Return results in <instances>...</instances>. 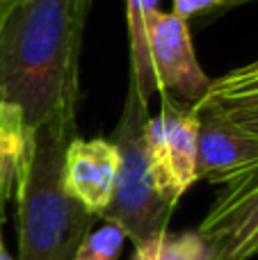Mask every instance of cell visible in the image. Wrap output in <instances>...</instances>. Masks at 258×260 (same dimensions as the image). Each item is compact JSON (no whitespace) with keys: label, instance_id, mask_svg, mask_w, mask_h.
Wrapping results in <instances>:
<instances>
[{"label":"cell","instance_id":"2","mask_svg":"<svg viewBox=\"0 0 258 260\" xmlns=\"http://www.w3.org/2000/svg\"><path fill=\"white\" fill-rule=\"evenodd\" d=\"M76 123L50 121L32 130V146L18 183V260H73L94 215L64 189V151Z\"/></svg>","mask_w":258,"mask_h":260},{"label":"cell","instance_id":"11","mask_svg":"<svg viewBox=\"0 0 258 260\" xmlns=\"http://www.w3.org/2000/svg\"><path fill=\"white\" fill-rule=\"evenodd\" d=\"M105 224L96 231H89L80 242L73 260H119L121 256L126 233L119 224L103 219Z\"/></svg>","mask_w":258,"mask_h":260},{"label":"cell","instance_id":"7","mask_svg":"<svg viewBox=\"0 0 258 260\" xmlns=\"http://www.w3.org/2000/svg\"><path fill=\"white\" fill-rule=\"evenodd\" d=\"M119 176V151L112 139L73 137L64 151V189L91 215H103L114 194Z\"/></svg>","mask_w":258,"mask_h":260},{"label":"cell","instance_id":"3","mask_svg":"<svg viewBox=\"0 0 258 260\" xmlns=\"http://www.w3.org/2000/svg\"><path fill=\"white\" fill-rule=\"evenodd\" d=\"M146 121L149 101L140 94L135 80L128 78V94L112 139L119 151V176L112 201L101 217L119 224L133 242H142L165 231L174 210L153 183L144 135Z\"/></svg>","mask_w":258,"mask_h":260},{"label":"cell","instance_id":"5","mask_svg":"<svg viewBox=\"0 0 258 260\" xmlns=\"http://www.w3.org/2000/svg\"><path fill=\"white\" fill-rule=\"evenodd\" d=\"M197 233L206 260H249L258 253V165L219 183V194Z\"/></svg>","mask_w":258,"mask_h":260},{"label":"cell","instance_id":"9","mask_svg":"<svg viewBox=\"0 0 258 260\" xmlns=\"http://www.w3.org/2000/svg\"><path fill=\"white\" fill-rule=\"evenodd\" d=\"M155 9H160V0H126L128 39H131V78L135 80L144 101L158 94L149 55V41H146V18Z\"/></svg>","mask_w":258,"mask_h":260},{"label":"cell","instance_id":"18","mask_svg":"<svg viewBox=\"0 0 258 260\" xmlns=\"http://www.w3.org/2000/svg\"><path fill=\"white\" fill-rule=\"evenodd\" d=\"M14 3H16V0H0V14H3L7 7H12Z\"/></svg>","mask_w":258,"mask_h":260},{"label":"cell","instance_id":"17","mask_svg":"<svg viewBox=\"0 0 258 260\" xmlns=\"http://www.w3.org/2000/svg\"><path fill=\"white\" fill-rule=\"evenodd\" d=\"M5 206H7V201L0 199V233H3V224H5Z\"/></svg>","mask_w":258,"mask_h":260},{"label":"cell","instance_id":"15","mask_svg":"<svg viewBox=\"0 0 258 260\" xmlns=\"http://www.w3.org/2000/svg\"><path fill=\"white\" fill-rule=\"evenodd\" d=\"M163 233V231H160ZM160 233L151 235V238L135 242V251H133V260H158V247H160Z\"/></svg>","mask_w":258,"mask_h":260},{"label":"cell","instance_id":"10","mask_svg":"<svg viewBox=\"0 0 258 260\" xmlns=\"http://www.w3.org/2000/svg\"><path fill=\"white\" fill-rule=\"evenodd\" d=\"M258 105V59L210 80L197 108H251Z\"/></svg>","mask_w":258,"mask_h":260},{"label":"cell","instance_id":"6","mask_svg":"<svg viewBox=\"0 0 258 260\" xmlns=\"http://www.w3.org/2000/svg\"><path fill=\"white\" fill-rule=\"evenodd\" d=\"M146 41L158 94L165 91L185 103H199L208 91L210 80L197 62L187 21L174 12L155 9L146 18Z\"/></svg>","mask_w":258,"mask_h":260},{"label":"cell","instance_id":"4","mask_svg":"<svg viewBox=\"0 0 258 260\" xmlns=\"http://www.w3.org/2000/svg\"><path fill=\"white\" fill-rule=\"evenodd\" d=\"M160 114L146 121V151L158 192L176 206L197 180L201 117L197 105L160 91Z\"/></svg>","mask_w":258,"mask_h":260},{"label":"cell","instance_id":"14","mask_svg":"<svg viewBox=\"0 0 258 260\" xmlns=\"http://www.w3.org/2000/svg\"><path fill=\"white\" fill-rule=\"evenodd\" d=\"M215 110H219L233 126L258 137V105H251V108H215Z\"/></svg>","mask_w":258,"mask_h":260},{"label":"cell","instance_id":"13","mask_svg":"<svg viewBox=\"0 0 258 260\" xmlns=\"http://www.w3.org/2000/svg\"><path fill=\"white\" fill-rule=\"evenodd\" d=\"M240 3H245V0H174L172 12L178 18H183V21H190L197 14H208V12H215V9L229 7V5H240Z\"/></svg>","mask_w":258,"mask_h":260},{"label":"cell","instance_id":"1","mask_svg":"<svg viewBox=\"0 0 258 260\" xmlns=\"http://www.w3.org/2000/svg\"><path fill=\"white\" fill-rule=\"evenodd\" d=\"M91 0H16L0 14V101L30 130L76 123L78 73Z\"/></svg>","mask_w":258,"mask_h":260},{"label":"cell","instance_id":"8","mask_svg":"<svg viewBox=\"0 0 258 260\" xmlns=\"http://www.w3.org/2000/svg\"><path fill=\"white\" fill-rule=\"evenodd\" d=\"M201 117L197 178L219 185L247 167L258 165V137L233 126L219 110L197 108Z\"/></svg>","mask_w":258,"mask_h":260},{"label":"cell","instance_id":"12","mask_svg":"<svg viewBox=\"0 0 258 260\" xmlns=\"http://www.w3.org/2000/svg\"><path fill=\"white\" fill-rule=\"evenodd\" d=\"M158 260H206V242L197 231L169 233L165 229L160 233Z\"/></svg>","mask_w":258,"mask_h":260},{"label":"cell","instance_id":"16","mask_svg":"<svg viewBox=\"0 0 258 260\" xmlns=\"http://www.w3.org/2000/svg\"><path fill=\"white\" fill-rule=\"evenodd\" d=\"M0 260H14L12 256H9V251H7V247H5V242H3V233H0Z\"/></svg>","mask_w":258,"mask_h":260}]
</instances>
